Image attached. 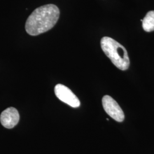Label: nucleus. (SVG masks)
Listing matches in <instances>:
<instances>
[{
	"label": "nucleus",
	"mask_w": 154,
	"mask_h": 154,
	"mask_svg": "<svg viewBox=\"0 0 154 154\" xmlns=\"http://www.w3.org/2000/svg\"><path fill=\"white\" fill-rule=\"evenodd\" d=\"M60 11L54 4L40 6L28 17L25 29L30 35L36 36L45 33L54 26L60 17Z\"/></svg>",
	"instance_id": "1"
},
{
	"label": "nucleus",
	"mask_w": 154,
	"mask_h": 154,
	"mask_svg": "<svg viewBox=\"0 0 154 154\" xmlns=\"http://www.w3.org/2000/svg\"><path fill=\"white\" fill-rule=\"evenodd\" d=\"M101 48L112 63L121 70H126L130 66V60L125 48L109 37H104L100 41Z\"/></svg>",
	"instance_id": "2"
},
{
	"label": "nucleus",
	"mask_w": 154,
	"mask_h": 154,
	"mask_svg": "<svg viewBox=\"0 0 154 154\" xmlns=\"http://www.w3.org/2000/svg\"><path fill=\"white\" fill-rule=\"evenodd\" d=\"M102 105L106 113L113 119L122 122L125 119L123 110L114 99L109 95H105L102 98Z\"/></svg>",
	"instance_id": "3"
},
{
	"label": "nucleus",
	"mask_w": 154,
	"mask_h": 154,
	"mask_svg": "<svg viewBox=\"0 0 154 154\" xmlns=\"http://www.w3.org/2000/svg\"><path fill=\"white\" fill-rule=\"evenodd\" d=\"M54 93L58 99L72 107L77 108L81 105L80 101L77 96L72 92L70 89L63 85H57L54 88Z\"/></svg>",
	"instance_id": "4"
},
{
	"label": "nucleus",
	"mask_w": 154,
	"mask_h": 154,
	"mask_svg": "<svg viewBox=\"0 0 154 154\" xmlns=\"http://www.w3.org/2000/svg\"><path fill=\"white\" fill-rule=\"evenodd\" d=\"M20 121V114L16 109L9 107L2 112L0 116L1 125L6 128H13Z\"/></svg>",
	"instance_id": "5"
},
{
	"label": "nucleus",
	"mask_w": 154,
	"mask_h": 154,
	"mask_svg": "<svg viewBox=\"0 0 154 154\" xmlns=\"http://www.w3.org/2000/svg\"><path fill=\"white\" fill-rule=\"evenodd\" d=\"M142 21V26L144 30L147 32H151L154 30V11H149L147 13Z\"/></svg>",
	"instance_id": "6"
}]
</instances>
